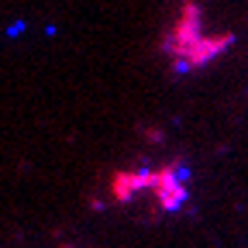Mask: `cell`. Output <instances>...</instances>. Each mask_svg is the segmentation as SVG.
Wrapping results in <instances>:
<instances>
[{"label":"cell","mask_w":248,"mask_h":248,"mask_svg":"<svg viewBox=\"0 0 248 248\" xmlns=\"http://www.w3.org/2000/svg\"><path fill=\"white\" fill-rule=\"evenodd\" d=\"M107 193L117 207L145 214H176L190 200V172L183 166H138L110 176Z\"/></svg>","instance_id":"cell-1"},{"label":"cell","mask_w":248,"mask_h":248,"mask_svg":"<svg viewBox=\"0 0 248 248\" xmlns=\"http://www.w3.org/2000/svg\"><path fill=\"white\" fill-rule=\"evenodd\" d=\"M224 45H228V38L203 35V17H200V11L193 4L179 14V21L172 24L169 38H166V52L179 62V66H190V69H197V66H203V62L217 59V55L224 52Z\"/></svg>","instance_id":"cell-2"}]
</instances>
